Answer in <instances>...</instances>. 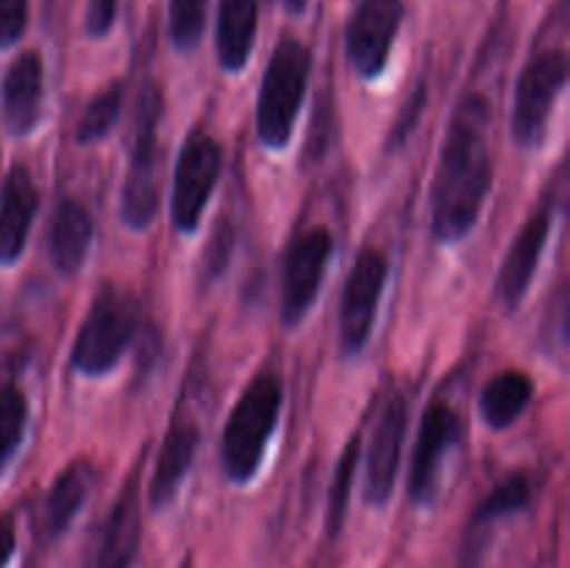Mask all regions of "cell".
<instances>
[{
	"label": "cell",
	"mask_w": 570,
	"mask_h": 568,
	"mask_svg": "<svg viewBox=\"0 0 570 568\" xmlns=\"http://www.w3.org/2000/svg\"><path fill=\"white\" fill-rule=\"evenodd\" d=\"M490 106L482 95L456 104L432 193V232L440 243H456L479 223L490 187L493 159L488 145Z\"/></svg>",
	"instance_id": "obj_1"
},
{
	"label": "cell",
	"mask_w": 570,
	"mask_h": 568,
	"mask_svg": "<svg viewBox=\"0 0 570 568\" xmlns=\"http://www.w3.org/2000/svg\"><path fill=\"white\" fill-rule=\"evenodd\" d=\"M282 404V384L273 373H256L243 390L223 432V468L232 482L248 484L256 477L276 432Z\"/></svg>",
	"instance_id": "obj_2"
},
{
	"label": "cell",
	"mask_w": 570,
	"mask_h": 568,
	"mask_svg": "<svg viewBox=\"0 0 570 568\" xmlns=\"http://www.w3.org/2000/svg\"><path fill=\"white\" fill-rule=\"evenodd\" d=\"M165 98L156 87H145L137 100V128H134L131 159L120 195V217L134 232H145L159 215L161 204V148L159 120Z\"/></svg>",
	"instance_id": "obj_3"
},
{
	"label": "cell",
	"mask_w": 570,
	"mask_h": 568,
	"mask_svg": "<svg viewBox=\"0 0 570 568\" xmlns=\"http://www.w3.org/2000/svg\"><path fill=\"white\" fill-rule=\"evenodd\" d=\"M312 72V53L298 39H282L267 61L265 81L256 100V137L278 150L293 139Z\"/></svg>",
	"instance_id": "obj_4"
},
{
	"label": "cell",
	"mask_w": 570,
	"mask_h": 568,
	"mask_svg": "<svg viewBox=\"0 0 570 568\" xmlns=\"http://www.w3.org/2000/svg\"><path fill=\"white\" fill-rule=\"evenodd\" d=\"M137 334V306L122 290L100 287L72 343L70 362L83 376H104L122 360Z\"/></svg>",
	"instance_id": "obj_5"
},
{
	"label": "cell",
	"mask_w": 570,
	"mask_h": 568,
	"mask_svg": "<svg viewBox=\"0 0 570 568\" xmlns=\"http://www.w3.org/2000/svg\"><path fill=\"white\" fill-rule=\"evenodd\" d=\"M568 81L566 50H546L523 67L515 87V109H512V134L521 148L534 150L543 145L549 117L557 98Z\"/></svg>",
	"instance_id": "obj_6"
},
{
	"label": "cell",
	"mask_w": 570,
	"mask_h": 568,
	"mask_svg": "<svg viewBox=\"0 0 570 568\" xmlns=\"http://www.w3.org/2000/svg\"><path fill=\"white\" fill-rule=\"evenodd\" d=\"M223 170V150L215 137L195 128L187 134L173 176L170 215L178 232L193 234L200 226L209 195Z\"/></svg>",
	"instance_id": "obj_7"
},
{
	"label": "cell",
	"mask_w": 570,
	"mask_h": 568,
	"mask_svg": "<svg viewBox=\"0 0 570 568\" xmlns=\"http://www.w3.org/2000/svg\"><path fill=\"white\" fill-rule=\"evenodd\" d=\"M387 256L376 245H365L356 254L351 276L343 290L340 304V345L345 354H360L376 323L379 301H382L384 282H387Z\"/></svg>",
	"instance_id": "obj_8"
},
{
	"label": "cell",
	"mask_w": 570,
	"mask_h": 568,
	"mask_svg": "<svg viewBox=\"0 0 570 568\" xmlns=\"http://www.w3.org/2000/svg\"><path fill=\"white\" fill-rule=\"evenodd\" d=\"M334 239L326 226H312L289 245L282 273V321L284 326H298L321 293L323 273L332 259Z\"/></svg>",
	"instance_id": "obj_9"
},
{
	"label": "cell",
	"mask_w": 570,
	"mask_h": 568,
	"mask_svg": "<svg viewBox=\"0 0 570 568\" xmlns=\"http://www.w3.org/2000/svg\"><path fill=\"white\" fill-rule=\"evenodd\" d=\"M460 415L449 401H432L423 412L410 466V499L417 507H429L438 499L440 471L460 440Z\"/></svg>",
	"instance_id": "obj_10"
},
{
	"label": "cell",
	"mask_w": 570,
	"mask_h": 568,
	"mask_svg": "<svg viewBox=\"0 0 570 568\" xmlns=\"http://www.w3.org/2000/svg\"><path fill=\"white\" fill-rule=\"evenodd\" d=\"M404 20L401 0H362L345 31V53L362 78H376L387 67L390 50Z\"/></svg>",
	"instance_id": "obj_11"
},
{
	"label": "cell",
	"mask_w": 570,
	"mask_h": 568,
	"mask_svg": "<svg viewBox=\"0 0 570 568\" xmlns=\"http://www.w3.org/2000/svg\"><path fill=\"white\" fill-rule=\"evenodd\" d=\"M139 543H142V499H139V471H134L95 535L87 568H131L139 555Z\"/></svg>",
	"instance_id": "obj_12"
},
{
	"label": "cell",
	"mask_w": 570,
	"mask_h": 568,
	"mask_svg": "<svg viewBox=\"0 0 570 568\" xmlns=\"http://www.w3.org/2000/svg\"><path fill=\"white\" fill-rule=\"evenodd\" d=\"M406 423H410V407L401 393H393L379 415L373 429L371 449H367L365 471V501L371 507H384L393 496L395 477H399L401 451H404Z\"/></svg>",
	"instance_id": "obj_13"
},
{
	"label": "cell",
	"mask_w": 570,
	"mask_h": 568,
	"mask_svg": "<svg viewBox=\"0 0 570 568\" xmlns=\"http://www.w3.org/2000/svg\"><path fill=\"white\" fill-rule=\"evenodd\" d=\"M549 232L551 209H538L527 223H523L521 232L515 234V239H512L510 251H507L504 262H501L499 267V276H495V298H499V304L504 306L507 312L518 310V304L527 298L534 273H538Z\"/></svg>",
	"instance_id": "obj_14"
},
{
	"label": "cell",
	"mask_w": 570,
	"mask_h": 568,
	"mask_svg": "<svg viewBox=\"0 0 570 568\" xmlns=\"http://www.w3.org/2000/svg\"><path fill=\"white\" fill-rule=\"evenodd\" d=\"M39 206V189L26 165H14L0 189V265L22 256Z\"/></svg>",
	"instance_id": "obj_15"
},
{
	"label": "cell",
	"mask_w": 570,
	"mask_h": 568,
	"mask_svg": "<svg viewBox=\"0 0 570 568\" xmlns=\"http://www.w3.org/2000/svg\"><path fill=\"white\" fill-rule=\"evenodd\" d=\"M42 59L39 53L28 50L11 61L3 78V120L9 134L26 137L37 128L42 117Z\"/></svg>",
	"instance_id": "obj_16"
},
{
	"label": "cell",
	"mask_w": 570,
	"mask_h": 568,
	"mask_svg": "<svg viewBox=\"0 0 570 568\" xmlns=\"http://www.w3.org/2000/svg\"><path fill=\"white\" fill-rule=\"evenodd\" d=\"M95 223L87 206L76 198H65L56 204L48 228V254L61 276H76L83 267L89 248H92Z\"/></svg>",
	"instance_id": "obj_17"
},
{
	"label": "cell",
	"mask_w": 570,
	"mask_h": 568,
	"mask_svg": "<svg viewBox=\"0 0 570 568\" xmlns=\"http://www.w3.org/2000/svg\"><path fill=\"white\" fill-rule=\"evenodd\" d=\"M198 443H200V432L195 423L189 421L173 423L165 443H161L159 457H156L154 477H150L148 499L154 510H161V507H165L167 501H173V496L178 493L184 477H187L189 468H193Z\"/></svg>",
	"instance_id": "obj_18"
},
{
	"label": "cell",
	"mask_w": 570,
	"mask_h": 568,
	"mask_svg": "<svg viewBox=\"0 0 570 568\" xmlns=\"http://www.w3.org/2000/svg\"><path fill=\"white\" fill-rule=\"evenodd\" d=\"M259 0H220L217 20V56L228 72L243 70L254 50Z\"/></svg>",
	"instance_id": "obj_19"
},
{
	"label": "cell",
	"mask_w": 570,
	"mask_h": 568,
	"mask_svg": "<svg viewBox=\"0 0 570 568\" xmlns=\"http://www.w3.org/2000/svg\"><path fill=\"white\" fill-rule=\"evenodd\" d=\"M534 382L523 371H501L479 395V415L490 429H507L532 404Z\"/></svg>",
	"instance_id": "obj_20"
},
{
	"label": "cell",
	"mask_w": 570,
	"mask_h": 568,
	"mask_svg": "<svg viewBox=\"0 0 570 568\" xmlns=\"http://www.w3.org/2000/svg\"><path fill=\"white\" fill-rule=\"evenodd\" d=\"M89 482H92V466L87 460L70 462L56 477V482L48 490V499H45V532H48V538H56L70 527L76 512L81 510L83 499H87Z\"/></svg>",
	"instance_id": "obj_21"
},
{
	"label": "cell",
	"mask_w": 570,
	"mask_h": 568,
	"mask_svg": "<svg viewBox=\"0 0 570 568\" xmlns=\"http://www.w3.org/2000/svg\"><path fill=\"white\" fill-rule=\"evenodd\" d=\"M529 496H532V484L523 471L510 473V477L501 479L493 490L488 493V499L479 505L476 516H473V529L488 527V523L501 521V518L512 516V512H521L529 505Z\"/></svg>",
	"instance_id": "obj_22"
},
{
	"label": "cell",
	"mask_w": 570,
	"mask_h": 568,
	"mask_svg": "<svg viewBox=\"0 0 570 568\" xmlns=\"http://www.w3.org/2000/svg\"><path fill=\"white\" fill-rule=\"evenodd\" d=\"M28 399L17 384H0V473L9 468L26 434Z\"/></svg>",
	"instance_id": "obj_23"
},
{
	"label": "cell",
	"mask_w": 570,
	"mask_h": 568,
	"mask_svg": "<svg viewBox=\"0 0 570 568\" xmlns=\"http://www.w3.org/2000/svg\"><path fill=\"white\" fill-rule=\"evenodd\" d=\"M122 109V87L120 84H111V87L100 89L92 100L83 109L81 120H78L76 139L83 145H92L98 139H104L106 134L115 128V123L120 120Z\"/></svg>",
	"instance_id": "obj_24"
},
{
	"label": "cell",
	"mask_w": 570,
	"mask_h": 568,
	"mask_svg": "<svg viewBox=\"0 0 570 568\" xmlns=\"http://www.w3.org/2000/svg\"><path fill=\"white\" fill-rule=\"evenodd\" d=\"M356 460H360V438H351L348 445H345L343 457H340V462H337L332 496H328L326 527H328V535H332V538H337L340 529H343V523H345V516H348V499H351V484H354Z\"/></svg>",
	"instance_id": "obj_25"
},
{
	"label": "cell",
	"mask_w": 570,
	"mask_h": 568,
	"mask_svg": "<svg viewBox=\"0 0 570 568\" xmlns=\"http://www.w3.org/2000/svg\"><path fill=\"white\" fill-rule=\"evenodd\" d=\"M206 9H209V0H170L167 31L178 50H193L200 42L206 28Z\"/></svg>",
	"instance_id": "obj_26"
},
{
	"label": "cell",
	"mask_w": 570,
	"mask_h": 568,
	"mask_svg": "<svg viewBox=\"0 0 570 568\" xmlns=\"http://www.w3.org/2000/svg\"><path fill=\"white\" fill-rule=\"evenodd\" d=\"M234 248V232L228 226V221H220V226L212 232V243L204 251V273L206 278H215L226 271L228 259H232Z\"/></svg>",
	"instance_id": "obj_27"
},
{
	"label": "cell",
	"mask_w": 570,
	"mask_h": 568,
	"mask_svg": "<svg viewBox=\"0 0 570 568\" xmlns=\"http://www.w3.org/2000/svg\"><path fill=\"white\" fill-rule=\"evenodd\" d=\"M28 26V0H0V50L20 42Z\"/></svg>",
	"instance_id": "obj_28"
},
{
	"label": "cell",
	"mask_w": 570,
	"mask_h": 568,
	"mask_svg": "<svg viewBox=\"0 0 570 568\" xmlns=\"http://www.w3.org/2000/svg\"><path fill=\"white\" fill-rule=\"evenodd\" d=\"M117 14V0H89L87 6V31L92 37H104L109 33L111 22Z\"/></svg>",
	"instance_id": "obj_29"
},
{
	"label": "cell",
	"mask_w": 570,
	"mask_h": 568,
	"mask_svg": "<svg viewBox=\"0 0 570 568\" xmlns=\"http://www.w3.org/2000/svg\"><path fill=\"white\" fill-rule=\"evenodd\" d=\"M17 549V529L9 516H0V568L9 566L11 555Z\"/></svg>",
	"instance_id": "obj_30"
},
{
	"label": "cell",
	"mask_w": 570,
	"mask_h": 568,
	"mask_svg": "<svg viewBox=\"0 0 570 568\" xmlns=\"http://www.w3.org/2000/svg\"><path fill=\"white\" fill-rule=\"evenodd\" d=\"M284 3H287V9L295 11V14L306 9V0H284Z\"/></svg>",
	"instance_id": "obj_31"
}]
</instances>
